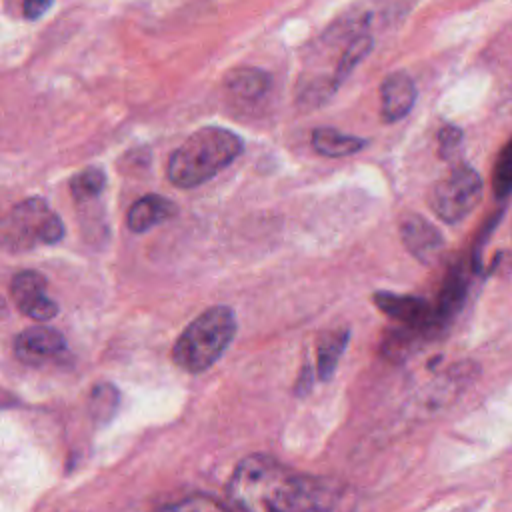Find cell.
Returning a JSON list of instances; mask_svg holds the SVG:
<instances>
[{
	"instance_id": "obj_1",
	"label": "cell",
	"mask_w": 512,
	"mask_h": 512,
	"mask_svg": "<svg viewBox=\"0 0 512 512\" xmlns=\"http://www.w3.org/2000/svg\"><path fill=\"white\" fill-rule=\"evenodd\" d=\"M226 496L242 510L302 512L334 508L340 492L326 478L298 474L268 454H250L236 464Z\"/></svg>"
},
{
	"instance_id": "obj_2",
	"label": "cell",
	"mask_w": 512,
	"mask_h": 512,
	"mask_svg": "<svg viewBox=\"0 0 512 512\" xmlns=\"http://www.w3.org/2000/svg\"><path fill=\"white\" fill-rule=\"evenodd\" d=\"M242 152L244 142L238 134L220 126H204L170 154L166 174L178 188H196L230 166Z\"/></svg>"
},
{
	"instance_id": "obj_3",
	"label": "cell",
	"mask_w": 512,
	"mask_h": 512,
	"mask_svg": "<svg viewBox=\"0 0 512 512\" xmlns=\"http://www.w3.org/2000/svg\"><path fill=\"white\" fill-rule=\"evenodd\" d=\"M236 336L232 308L220 304L198 314L172 346V360L190 374L208 370Z\"/></svg>"
},
{
	"instance_id": "obj_4",
	"label": "cell",
	"mask_w": 512,
	"mask_h": 512,
	"mask_svg": "<svg viewBox=\"0 0 512 512\" xmlns=\"http://www.w3.org/2000/svg\"><path fill=\"white\" fill-rule=\"evenodd\" d=\"M62 236L64 224L58 214L42 198H28L6 218L2 242L10 250H28L38 244H56Z\"/></svg>"
},
{
	"instance_id": "obj_5",
	"label": "cell",
	"mask_w": 512,
	"mask_h": 512,
	"mask_svg": "<svg viewBox=\"0 0 512 512\" xmlns=\"http://www.w3.org/2000/svg\"><path fill=\"white\" fill-rule=\"evenodd\" d=\"M482 200V178L468 164H454L428 194L432 212L446 224L462 222Z\"/></svg>"
},
{
	"instance_id": "obj_6",
	"label": "cell",
	"mask_w": 512,
	"mask_h": 512,
	"mask_svg": "<svg viewBox=\"0 0 512 512\" xmlns=\"http://www.w3.org/2000/svg\"><path fill=\"white\" fill-rule=\"evenodd\" d=\"M374 306L384 312L388 318L400 322L402 326L416 328L426 336L438 334V326L434 322V308L428 300L410 294H394V292H376L372 296Z\"/></svg>"
},
{
	"instance_id": "obj_7",
	"label": "cell",
	"mask_w": 512,
	"mask_h": 512,
	"mask_svg": "<svg viewBox=\"0 0 512 512\" xmlns=\"http://www.w3.org/2000/svg\"><path fill=\"white\" fill-rule=\"evenodd\" d=\"M46 278L40 272L24 270L12 278L10 294L22 314L34 320H52L58 314V304L44 294Z\"/></svg>"
},
{
	"instance_id": "obj_8",
	"label": "cell",
	"mask_w": 512,
	"mask_h": 512,
	"mask_svg": "<svg viewBox=\"0 0 512 512\" xmlns=\"http://www.w3.org/2000/svg\"><path fill=\"white\" fill-rule=\"evenodd\" d=\"M400 238L404 248L422 264H432L444 248L438 228L420 214H406L400 220Z\"/></svg>"
},
{
	"instance_id": "obj_9",
	"label": "cell",
	"mask_w": 512,
	"mask_h": 512,
	"mask_svg": "<svg viewBox=\"0 0 512 512\" xmlns=\"http://www.w3.org/2000/svg\"><path fill=\"white\" fill-rule=\"evenodd\" d=\"M66 348L64 336L50 326H30L14 340V352L22 362L40 364Z\"/></svg>"
},
{
	"instance_id": "obj_10",
	"label": "cell",
	"mask_w": 512,
	"mask_h": 512,
	"mask_svg": "<svg viewBox=\"0 0 512 512\" xmlns=\"http://www.w3.org/2000/svg\"><path fill=\"white\" fill-rule=\"evenodd\" d=\"M416 102L414 80L406 72H392L380 86V114L384 122L404 118Z\"/></svg>"
},
{
	"instance_id": "obj_11",
	"label": "cell",
	"mask_w": 512,
	"mask_h": 512,
	"mask_svg": "<svg viewBox=\"0 0 512 512\" xmlns=\"http://www.w3.org/2000/svg\"><path fill=\"white\" fill-rule=\"evenodd\" d=\"M468 274L470 270L458 262L456 266L450 268L448 276L442 282L440 294L436 298V302L432 304L434 308V322L438 326V330L442 332L450 320L458 314V310L462 308L466 294H468Z\"/></svg>"
},
{
	"instance_id": "obj_12",
	"label": "cell",
	"mask_w": 512,
	"mask_h": 512,
	"mask_svg": "<svg viewBox=\"0 0 512 512\" xmlns=\"http://www.w3.org/2000/svg\"><path fill=\"white\" fill-rule=\"evenodd\" d=\"M228 96L238 104H256L270 90V76L260 68H234L224 80Z\"/></svg>"
},
{
	"instance_id": "obj_13",
	"label": "cell",
	"mask_w": 512,
	"mask_h": 512,
	"mask_svg": "<svg viewBox=\"0 0 512 512\" xmlns=\"http://www.w3.org/2000/svg\"><path fill=\"white\" fill-rule=\"evenodd\" d=\"M176 214V204L164 196L148 194L138 198L126 216V224L132 232H146Z\"/></svg>"
},
{
	"instance_id": "obj_14",
	"label": "cell",
	"mask_w": 512,
	"mask_h": 512,
	"mask_svg": "<svg viewBox=\"0 0 512 512\" xmlns=\"http://www.w3.org/2000/svg\"><path fill=\"white\" fill-rule=\"evenodd\" d=\"M366 146V140L360 136L338 132L336 128H316L312 132V148L316 154L326 158H344L360 152Z\"/></svg>"
},
{
	"instance_id": "obj_15",
	"label": "cell",
	"mask_w": 512,
	"mask_h": 512,
	"mask_svg": "<svg viewBox=\"0 0 512 512\" xmlns=\"http://www.w3.org/2000/svg\"><path fill=\"white\" fill-rule=\"evenodd\" d=\"M350 332L348 328H338V330H330L328 334H324L318 342V354H316V374L320 380H330L338 360L348 344Z\"/></svg>"
},
{
	"instance_id": "obj_16",
	"label": "cell",
	"mask_w": 512,
	"mask_h": 512,
	"mask_svg": "<svg viewBox=\"0 0 512 512\" xmlns=\"http://www.w3.org/2000/svg\"><path fill=\"white\" fill-rule=\"evenodd\" d=\"M424 336H426L424 332L400 324V328H392L386 332V336L380 344V352L390 362H402L408 358L410 352H414V348L418 346V342Z\"/></svg>"
},
{
	"instance_id": "obj_17",
	"label": "cell",
	"mask_w": 512,
	"mask_h": 512,
	"mask_svg": "<svg viewBox=\"0 0 512 512\" xmlns=\"http://www.w3.org/2000/svg\"><path fill=\"white\" fill-rule=\"evenodd\" d=\"M106 184V176L100 168H94V166H88L84 170H80L78 174L72 176L70 180V192L74 196V200H92L96 198L102 188Z\"/></svg>"
},
{
	"instance_id": "obj_18",
	"label": "cell",
	"mask_w": 512,
	"mask_h": 512,
	"mask_svg": "<svg viewBox=\"0 0 512 512\" xmlns=\"http://www.w3.org/2000/svg\"><path fill=\"white\" fill-rule=\"evenodd\" d=\"M492 190L496 198H508L512 194V138L496 158L492 170Z\"/></svg>"
},
{
	"instance_id": "obj_19",
	"label": "cell",
	"mask_w": 512,
	"mask_h": 512,
	"mask_svg": "<svg viewBox=\"0 0 512 512\" xmlns=\"http://www.w3.org/2000/svg\"><path fill=\"white\" fill-rule=\"evenodd\" d=\"M118 390L112 384H98L92 390L90 396V410L94 414V418L98 420H108L112 418V414L116 412L118 406Z\"/></svg>"
},
{
	"instance_id": "obj_20",
	"label": "cell",
	"mask_w": 512,
	"mask_h": 512,
	"mask_svg": "<svg viewBox=\"0 0 512 512\" xmlns=\"http://www.w3.org/2000/svg\"><path fill=\"white\" fill-rule=\"evenodd\" d=\"M438 152L442 158H454L462 146V130L458 126L446 124L438 132Z\"/></svg>"
},
{
	"instance_id": "obj_21",
	"label": "cell",
	"mask_w": 512,
	"mask_h": 512,
	"mask_svg": "<svg viewBox=\"0 0 512 512\" xmlns=\"http://www.w3.org/2000/svg\"><path fill=\"white\" fill-rule=\"evenodd\" d=\"M54 0H22V12L26 20H38L42 18L50 8Z\"/></svg>"
},
{
	"instance_id": "obj_22",
	"label": "cell",
	"mask_w": 512,
	"mask_h": 512,
	"mask_svg": "<svg viewBox=\"0 0 512 512\" xmlns=\"http://www.w3.org/2000/svg\"><path fill=\"white\" fill-rule=\"evenodd\" d=\"M312 382H314V372L310 368V364H304V368L300 370V376L296 378V386L294 392L298 396H306L312 390Z\"/></svg>"
},
{
	"instance_id": "obj_23",
	"label": "cell",
	"mask_w": 512,
	"mask_h": 512,
	"mask_svg": "<svg viewBox=\"0 0 512 512\" xmlns=\"http://www.w3.org/2000/svg\"><path fill=\"white\" fill-rule=\"evenodd\" d=\"M2 310H4V298L0 296V312H2Z\"/></svg>"
}]
</instances>
